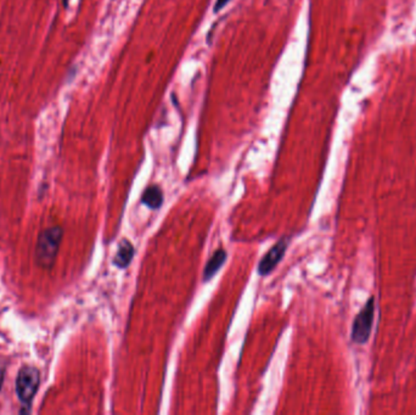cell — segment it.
Masks as SVG:
<instances>
[{
	"label": "cell",
	"mask_w": 416,
	"mask_h": 415,
	"mask_svg": "<svg viewBox=\"0 0 416 415\" xmlns=\"http://www.w3.org/2000/svg\"><path fill=\"white\" fill-rule=\"evenodd\" d=\"M374 318H375V297H370L362 311L357 314L352 325L350 339L355 344H367L372 334Z\"/></svg>",
	"instance_id": "obj_3"
},
{
	"label": "cell",
	"mask_w": 416,
	"mask_h": 415,
	"mask_svg": "<svg viewBox=\"0 0 416 415\" xmlns=\"http://www.w3.org/2000/svg\"><path fill=\"white\" fill-rule=\"evenodd\" d=\"M288 239L281 238L278 243L273 245V248L267 252L264 256L262 257L261 261L258 263V274L264 277L271 273L275 270V267L279 265L280 261L283 260L286 248H288Z\"/></svg>",
	"instance_id": "obj_4"
},
{
	"label": "cell",
	"mask_w": 416,
	"mask_h": 415,
	"mask_svg": "<svg viewBox=\"0 0 416 415\" xmlns=\"http://www.w3.org/2000/svg\"><path fill=\"white\" fill-rule=\"evenodd\" d=\"M62 236L63 229L59 226L50 227L40 231L36 243V260L39 267L50 270L55 265Z\"/></svg>",
	"instance_id": "obj_1"
},
{
	"label": "cell",
	"mask_w": 416,
	"mask_h": 415,
	"mask_svg": "<svg viewBox=\"0 0 416 415\" xmlns=\"http://www.w3.org/2000/svg\"><path fill=\"white\" fill-rule=\"evenodd\" d=\"M39 371L35 367L25 366L18 371L16 378V395L25 407H31L32 401L36 397L39 389Z\"/></svg>",
	"instance_id": "obj_2"
},
{
	"label": "cell",
	"mask_w": 416,
	"mask_h": 415,
	"mask_svg": "<svg viewBox=\"0 0 416 415\" xmlns=\"http://www.w3.org/2000/svg\"><path fill=\"white\" fill-rule=\"evenodd\" d=\"M164 191L159 186H147L145 191L142 193V205H145L151 210H159L162 203H164Z\"/></svg>",
	"instance_id": "obj_7"
},
{
	"label": "cell",
	"mask_w": 416,
	"mask_h": 415,
	"mask_svg": "<svg viewBox=\"0 0 416 415\" xmlns=\"http://www.w3.org/2000/svg\"><path fill=\"white\" fill-rule=\"evenodd\" d=\"M134 257V246L133 243H130L127 239H123L121 241L120 246H118V251L116 253L115 258H114V265L120 268V270H126Z\"/></svg>",
	"instance_id": "obj_5"
},
{
	"label": "cell",
	"mask_w": 416,
	"mask_h": 415,
	"mask_svg": "<svg viewBox=\"0 0 416 415\" xmlns=\"http://www.w3.org/2000/svg\"><path fill=\"white\" fill-rule=\"evenodd\" d=\"M226 256H228V253L223 248H219L213 253L212 257L209 258V261L207 262V265L204 267V282L211 280L218 273V270H221V265L226 263Z\"/></svg>",
	"instance_id": "obj_6"
},
{
	"label": "cell",
	"mask_w": 416,
	"mask_h": 415,
	"mask_svg": "<svg viewBox=\"0 0 416 415\" xmlns=\"http://www.w3.org/2000/svg\"><path fill=\"white\" fill-rule=\"evenodd\" d=\"M231 1V0H217L216 4H214V8H213V11H214V13L221 11V10L223 9L226 4H229Z\"/></svg>",
	"instance_id": "obj_8"
},
{
	"label": "cell",
	"mask_w": 416,
	"mask_h": 415,
	"mask_svg": "<svg viewBox=\"0 0 416 415\" xmlns=\"http://www.w3.org/2000/svg\"><path fill=\"white\" fill-rule=\"evenodd\" d=\"M4 378H5V369H4V368H0V391H1V387H3V383H4Z\"/></svg>",
	"instance_id": "obj_9"
}]
</instances>
